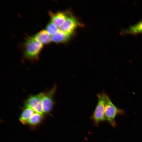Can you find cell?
Masks as SVG:
<instances>
[{"mask_svg": "<svg viewBox=\"0 0 142 142\" xmlns=\"http://www.w3.org/2000/svg\"><path fill=\"white\" fill-rule=\"evenodd\" d=\"M23 46L24 56L26 59L31 61L38 60L43 48L42 44L34 36L29 37L26 40Z\"/></svg>", "mask_w": 142, "mask_h": 142, "instance_id": "cell-1", "label": "cell"}, {"mask_svg": "<svg viewBox=\"0 0 142 142\" xmlns=\"http://www.w3.org/2000/svg\"><path fill=\"white\" fill-rule=\"evenodd\" d=\"M104 114L105 120L112 126L114 127L116 126L115 121L116 116L118 114L124 115V112L123 110L116 107L106 94Z\"/></svg>", "mask_w": 142, "mask_h": 142, "instance_id": "cell-2", "label": "cell"}, {"mask_svg": "<svg viewBox=\"0 0 142 142\" xmlns=\"http://www.w3.org/2000/svg\"><path fill=\"white\" fill-rule=\"evenodd\" d=\"M106 94L100 93L97 95L98 102L91 118L96 125L105 120L104 110Z\"/></svg>", "mask_w": 142, "mask_h": 142, "instance_id": "cell-3", "label": "cell"}, {"mask_svg": "<svg viewBox=\"0 0 142 142\" xmlns=\"http://www.w3.org/2000/svg\"><path fill=\"white\" fill-rule=\"evenodd\" d=\"M57 89L54 85L50 89L42 92V103L43 113H49L52 110L54 102V97Z\"/></svg>", "mask_w": 142, "mask_h": 142, "instance_id": "cell-4", "label": "cell"}, {"mask_svg": "<svg viewBox=\"0 0 142 142\" xmlns=\"http://www.w3.org/2000/svg\"><path fill=\"white\" fill-rule=\"evenodd\" d=\"M42 93L32 95L28 97L24 102V108H29L35 112L43 115V114L42 103Z\"/></svg>", "mask_w": 142, "mask_h": 142, "instance_id": "cell-5", "label": "cell"}, {"mask_svg": "<svg viewBox=\"0 0 142 142\" xmlns=\"http://www.w3.org/2000/svg\"><path fill=\"white\" fill-rule=\"evenodd\" d=\"M79 23L75 17L72 15H69L59 28L60 30L70 36L73 33Z\"/></svg>", "mask_w": 142, "mask_h": 142, "instance_id": "cell-6", "label": "cell"}, {"mask_svg": "<svg viewBox=\"0 0 142 142\" xmlns=\"http://www.w3.org/2000/svg\"><path fill=\"white\" fill-rule=\"evenodd\" d=\"M49 13L51 21L57 27H59L63 24L69 15L67 12H58L55 13L50 12Z\"/></svg>", "mask_w": 142, "mask_h": 142, "instance_id": "cell-7", "label": "cell"}, {"mask_svg": "<svg viewBox=\"0 0 142 142\" xmlns=\"http://www.w3.org/2000/svg\"><path fill=\"white\" fill-rule=\"evenodd\" d=\"M142 33V20L128 28L122 29L120 32L122 35L126 34L136 35Z\"/></svg>", "mask_w": 142, "mask_h": 142, "instance_id": "cell-8", "label": "cell"}, {"mask_svg": "<svg viewBox=\"0 0 142 142\" xmlns=\"http://www.w3.org/2000/svg\"><path fill=\"white\" fill-rule=\"evenodd\" d=\"M34 37L36 40L43 45L49 44L52 41V37L45 29L40 31Z\"/></svg>", "mask_w": 142, "mask_h": 142, "instance_id": "cell-9", "label": "cell"}, {"mask_svg": "<svg viewBox=\"0 0 142 142\" xmlns=\"http://www.w3.org/2000/svg\"><path fill=\"white\" fill-rule=\"evenodd\" d=\"M70 37V35L59 30L56 34L51 37L53 42L56 43H60L67 42L69 39Z\"/></svg>", "mask_w": 142, "mask_h": 142, "instance_id": "cell-10", "label": "cell"}, {"mask_svg": "<svg viewBox=\"0 0 142 142\" xmlns=\"http://www.w3.org/2000/svg\"><path fill=\"white\" fill-rule=\"evenodd\" d=\"M35 112L32 109L29 108H24L19 118V120L23 124L26 122Z\"/></svg>", "mask_w": 142, "mask_h": 142, "instance_id": "cell-11", "label": "cell"}, {"mask_svg": "<svg viewBox=\"0 0 142 142\" xmlns=\"http://www.w3.org/2000/svg\"><path fill=\"white\" fill-rule=\"evenodd\" d=\"M42 115L35 112L27 121L26 124L34 125L39 123L43 118Z\"/></svg>", "mask_w": 142, "mask_h": 142, "instance_id": "cell-12", "label": "cell"}, {"mask_svg": "<svg viewBox=\"0 0 142 142\" xmlns=\"http://www.w3.org/2000/svg\"><path fill=\"white\" fill-rule=\"evenodd\" d=\"M51 21L47 24L46 31L50 35H53L56 34L59 30L58 28Z\"/></svg>", "mask_w": 142, "mask_h": 142, "instance_id": "cell-13", "label": "cell"}]
</instances>
